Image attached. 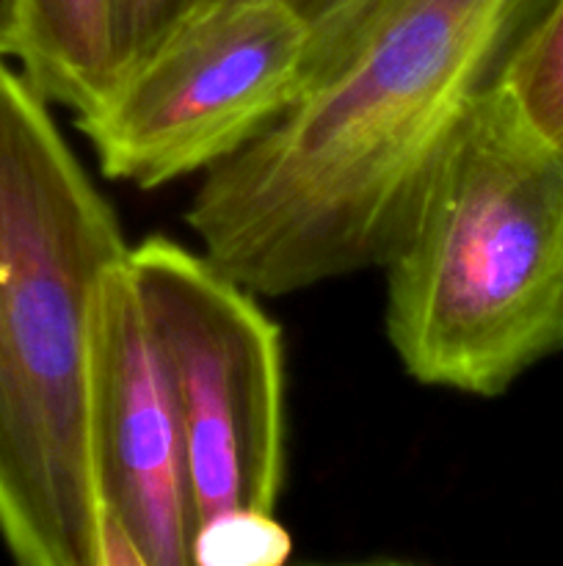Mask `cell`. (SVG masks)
Wrapping results in <instances>:
<instances>
[{
    "mask_svg": "<svg viewBox=\"0 0 563 566\" xmlns=\"http://www.w3.org/2000/svg\"><path fill=\"white\" fill-rule=\"evenodd\" d=\"M552 0H397L326 77L204 175L202 252L257 296L390 260L453 138Z\"/></svg>",
    "mask_w": 563,
    "mask_h": 566,
    "instance_id": "obj_1",
    "label": "cell"
},
{
    "mask_svg": "<svg viewBox=\"0 0 563 566\" xmlns=\"http://www.w3.org/2000/svg\"><path fill=\"white\" fill-rule=\"evenodd\" d=\"M127 254L50 103L0 55V542L20 566H103L92 326Z\"/></svg>",
    "mask_w": 563,
    "mask_h": 566,
    "instance_id": "obj_2",
    "label": "cell"
},
{
    "mask_svg": "<svg viewBox=\"0 0 563 566\" xmlns=\"http://www.w3.org/2000/svg\"><path fill=\"white\" fill-rule=\"evenodd\" d=\"M381 269L386 337L419 385L502 396L563 352V153L502 83L453 138Z\"/></svg>",
    "mask_w": 563,
    "mask_h": 566,
    "instance_id": "obj_3",
    "label": "cell"
},
{
    "mask_svg": "<svg viewBox=\"0 0 563 566\" xmlns=\"http://www.w3.org/2000/svg\"><path fill=\"white\" fill-rule=\"evenodd\" d=\"M127 265L174 385L196 523L276 512L287 457L279 324L208 254L166 235L130 247Z\"/></svg>",
    "mask_w": 563,
    "mask_h": 566,
    "instance_id": "obj_4",
    "label": "cell"
},
{
    "mask_svg": "<svg viewBox=\"0 0 563 566\" xmlns=\"http://www.w3.org/2000/svg\"><path fill=\"white\" fill-rule=\"evenodd\" d=\"M309 28L290 0L204 6L116 75L75 125L108 180L160 188L210 171L304 92Z\"/></svg>",
    "mask_w": 563,
    "mask_h": 566,
    "instance_id": "obj_5",
    "label": "cell"
},
{
    "mask_svg": "<svg viewBox=\"0 0 563 566\" xmlns=\"http://www.w3.org/2000/svg\"><path fill=\"white\" fill-rule=\"evenodd\" d=\"M92 448L105 517L130 536L141 564L191 566L196 509L180 407L127 260L108 271L94 304Z\"/></svg>",
    "mask_w": 563,
    "mask_h": 566,
    "instance_id": "obj_6",
    "label": "cell"
},
{
    "mask_svg": "<svg viewBox=\"0 0 563 566\" xmlns=\"http://www.w3.org/2000/svg\"><path fill=\"white\" fill-rule=\"evenodd\" d=\"M11 59L47 103L92 108L116 81V0H17Z\"/></svg>",
    "mask_w": 563,
    "mask_h": 566,
    "instance_id": "obj_7",
    "label": "cell"
},
{
    "mask_svg": "<svg viewBox=\"0 0 563 566\" xmlns=\"http://www.w3.org/2000/svg\"><path fill=\"white\" fill-rule=\"evenodd\" d=\"M500 83L533 130L563 153V0H552L524 33Z\"/></svg>",
    "mask_w": 563,
    "mask_h": 566,
    "instance_id": "obj_8",
    "label": "cell"
},
{
    "mask_svg": "<svg viewBox=\"0 0 563 566\" xmlns=\"http://www.w3.org/2000/svg\"><path fill=\"white\" fill-rule=\"evenodd\" d=\"M293 539L274 512L232 509L196 523L191 564L196 566H279L290 558Z\"/></svg>",
    "mask_w": 563,
    "mask_h": 566,
    "instance_id": "obj_9",
    "label": "cell"
},
{
    "mask_svg": "<svg viewBox=\"0 0 563 566\" xmlns=\"http://www.w3.org/2000/svg\"><path fill=\"white\" fill-rule=\"evenodd\" d=\"M309 28L304 88L329 75L397 0H290Z\"/></svg>",
    "mask_w": 563,
    "mask_h": 566,
    "instance_id": "obj_10",
    "label": "cell"
},
{
    "mask_svg": "<svg viewBox=\"0 0 563 566\" xmlns=\"http://www.w3.org/2000/svg\"><path fill=\"white\" fill-rule=\"evenodd\" d=\"M199 6L202 0H116V75L152 53Z\"/></svg>",
    "mask_w": 563,
    "mask_h": 566,
    "instance_id": "obj_11",
    "label": "cell"
},
{
    "mask_svg": "<svg viewBox=\"0 0 563 566\" xmlns=\"http://www.w3.org/2000/svg\"><path fill=\"white\" fill-rule=\"evenodd\" d=\"M17 36V0H0V55L9 59Z\"/></svg>",
    "mask_w": 563,
    "mask_h": 566,
    "instance_id": "obj_12",
    "label": "cell"
},
{
    "mask_svg": "<svg viewBox=\"0 0 563 566\" xmlns=\"http://www.w3.org/2000/svg\"><path fill=\"white\" fill-rule=\"evenodd\" d=\"M215 3H230V0H202V6H199V9H204V6H215Z\"/></svg>",
    "mask_w": 563,
    "mask_h": 566,
    "instance_id": "obj_13",
    "label": "cell"
}]
</instances>
